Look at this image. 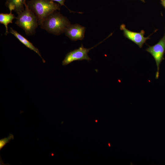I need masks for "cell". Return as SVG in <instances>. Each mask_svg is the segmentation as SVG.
<instances>
[{
	"label": "cell",
	"instance_id": "obj_12",
	"mask_svg": "<svg viewBox=\"0 0 165 165\" xmlns=\"http://www.w3.org/2000/svg\"><path fill=\"white\" fill-rule=\"evenodd\" d=\"M53 1H55L57 2L61 6H64L66 7V8L68 9L69 11L70 12H74L72 11L69 10L68 8L65 6L64 5V2L65 0H52Z\"/></svg>",
	"mask_w": 165,
	"mask_h": 165
},
{
	"label": "cell",
	"instance_id": "obj_4",
	"mask_svg": "<svg viewBox=\"0 0 165 165\" xmlns=\"http://www.w3.org/2000/svg\"><path fill=\"white\" fill-rule=\"evenodd\" d=\"M104 41V40L97 45L88 49L84 47L83 44H82L81 46L78 48L71 51L66 54L64 59L62 61V65L66 66L75 61L86 60L89 61L91 60L88 55L90 50L100 44Z\"/></svg>",
	"mask_w": 165,
	"mask_h": 165
},
{
	"label": "cell",
	"instance_id": "obj_3",
	"mask_svg": "<svg viewBox=\"0 0 165 165\" xmlns=\"http://www.w3.org/2000/svg\"><path fill=\"white\" fill-rule=\"evenodd\" d=\"M24 11L16 17L15 23L22 28L27 35L33 34L38 25L37 17L34 13L29 8L26 2Z\"/></svg>",
	"mask_w": 165,
	"mask_h": 165
},
{
	"label": "cell",
	"instance_id": "obj_5",
	"mask_svg": "<svg viewBox=\"0 0 165 165\" xmlns=\"http://www.w3.org/2000/svg\"><path fill=\"white\" fill-rule=\"evenodd\" d=\"M146 50L153 57L156 61L157 70L156 74V78L159 77L160 65L162 61L164 60V54L165 52V28L163 37L156 44L148 47Z\"/></svg>",
	"mask_w": 165,
	"mask_h": 165
},
{
	"label": "cell",
	"instance_id": "obj_15",
	"mask_svg": "<svg viewBox=\"0 0 165 165\" xmlns=\"http://www.w3.org/2000/svg\"><path fill=\"white\" fill-rule=\"evenodd\" d=\"M95 121H96V122H97V120H95Z\"/></svg>",
	"mask_w": 165,
	"mask_h": 165
},
{
	"label": "cell",
	"instance_id": "obj_10",
	"mask_svg": "<svg viewBox=\"0 0 165 165\" xmlns=\"http://www.w3.org/2000/svg\"><path fill=\"white\" fill-rule=\"evenodd\" d=\"M9 13H0V23L4 24L6 27L5 35H7L9 33L8 25L9 23H12L13 19L16 18L15 15L12 14V11H10Z\"/></svg>",
	"mask_w": 165,
	"mask_h": 165
},
{
	"label": "cell",
	"instance_id": "obj_7",
	"mask_svg": "<svg viewBox=\"0 0 165 165\" xmlns=\"http://www.w3.org/2000/svg\"><path fill=\"white\" fill-rule=\"evenodd\" d=\"M86 28L78 24H70L65 29V35L71 40H82L84 38Z\"/></svg>",
	"mask_w": 165,
	"mask_h": 165
},
{
	"label": "cell",
	"instance_id": "obj_1",
	"mask_svg": "<svg viewBox=\"0 0 165 165\" xmlns=\"http://www.w3.org/2000/svg\"><path fill=\"white\" fill-rule=\"evenodd\" d=\"M27 5L35 15L39 25L51 14L60 10L61 6L52 0H31Z\"/></svg>",
	"mask_w": 165,
	"mask_h": 165
},
{
	"label": "cell",
	"instance_id": "obj_16",
	"mask_svg": "<svg viewBox=\"0 0 165 165\" xmlns=\"http://www.w3.org/2000/svg\"><path fill=\"white\" fill-rule=\"evenodd\" d=\"M109 144V146H110V144Z\"/></svg>",
	"mask_w": 165,
	"mask_h": 165
},
{
	"label": "cell",
	"instance_id": "obj_11",
	"mask_svg": "<svg viewBox=\"0 0 165 165\" xmlns=\"http://www.w3.org/2000/svg\"><path fill=\"white\" fill-rule=\"evenodd\" d=\"M13 135L9 134V136L6 137L0 140V150L7 143L9 142L11 139H14Z\"/></svg>",
	"mask_w": 165,
	"mask_h": 165
},
{
	"label": "cell",
	"instance_id": "obj_6",
	"mask_svg": "<svg viewBox=\"0 0 165 165\" xmlns=\"http://www.w3.org/2000/svg\"><path fill=\"white\" fill-rule=\"evenodd\" d=\"M120 29L123 31V35L126 38L133 42L140 48L142 47L147 40L150 38V36L152 35L147 37H145L144 30H141L139 32L132 31L127 29L124 24L121 25Z\"/></svg>",
	"mask_w": 165,
	"mask_h": 165
},
{
	"label": "cell",
	"instance_id": "obj_8",
	"mask_svg": "<svg viewBox=\"0 0 165 165\" xmlns=\"http://www.w3.org/2000/svg\"><path fill=\"white\" fill-rule=\"evenodd\" d=\"M10 32L27 48L31 50H33L38 54L42 59V61L44 63L46 62L44 60L42 57L38 49L35 47L31 42L12 28H10Z\"/></svg>",
	"mask_w": 165,
	"mask_h": 165
},
{
	"label": "cell",
	"instance_id": "obj_9",
	"mask_svg": "<svg viewBox=\"0 0 165 165\" xmlns=\"http://www.w3.org/2000/svg\"><path fill=\"white\" fill-rule=\"evenodd\" d=\"M26 0H7L5 4L10 11L14 10L18 14L24 10V6Z\"/></svg>",
	"mask_w": 165,
	"mask_h": 165
},
{
	"label": "cell",
	"instance_id": "obj_13",
	"mask_svg": "<svg viewBox=\"0 0 165 165\" xmlns=\"http://www.w3.org/2000/svg\"><path fill=\"white\" fill-rule=\"evenodd\" d=\"M161 4L165 9V0H160Z\"/></svg>",
	"mask_w": 165,
	"mask_h": 165
},
{
	"label": "cell",
	"instance_id": "obj_2",
	"mask_svg": "<svg viewBox=\"0 0 165 165\" xmlns=\"http://www.w3.org/2000/svg\"><path fill=\"white\" fill-rule=\"evenodd\" d=\"M70 24L67 17L57 11L50 15L40 26L50 33L59 35L64 33L66 28Z\"/></svg>",
	"mask_w": 165,
	"mask_h": 165
},
{
	"label": "cell",
	"instance_id": "obj_14",
	"mask_svg": "<svg viewBox=\"0 0 165 165\" xmlns=\"http://www.w3.org/2000/svg\"><path fill=\"white\" fill-rule=\"evenodd\" d=\"M141 1H142V2H145V0H140Z\"/></svg>",
	"mask_w": 165,
	"mask_h": 165
}]
</instances>
